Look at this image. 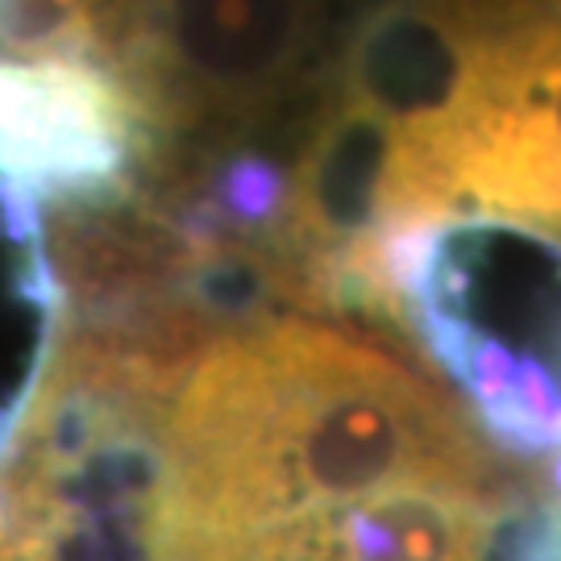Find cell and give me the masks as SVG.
Listing matches in <instances>:
<instances>
[{
  "label": "cell",
  "mask_w": 561,
  "mask_h": 561,
  "mask_svg": "<svg viewBox=\"0 0 561 561\" xmlns=\"http://www.w3.org/2000/svg\"><path fill=\"white\" fill-rule=\"evenodd\" d=\"M491 221L561 245V0H370L279 167L259 262L287 300L370 312L396 241Z\"/></svg>",
  "instance_id": "6da1fadb"
},
{
  "label": "cell",
  "mask_w": 561,
  "mask_h": 561,
  "mask_svg": "<svg viewBox=\"0 0 561 561\" xmlns=\"http://www.w3.org/2000/svg\"><path fill=\"white\" fill-rule=\"evenodd\" d=\"M516 474L466 400L400 341L266 317L213 333L171 387L146 553L183 561L312 507Z\"/></svg>",
  "instance_id": "7a4b0ae2"
},
{
  "label": "cell",
  "mask_w": 561,
  "mask_h": 561,
  "mask_svg": "<svg viewBox=\"0 0 561 561\" xmlns=\"http://www.w3.org/2000/svg\"><path fill=\"white\" fill-rule=\"evenodd\" d=\"M341 42V0H125L117 80L138 101L162 196L241 162L296 117Z\"/></svg>",
  "instance_id": "3957f363"
},
{
  "label": "cell",
  "mask_w": 561,
  "mask_h": 561,
  "mask_svg": "<svg viewBox=\"0 0 561 561\" xmlns=\"http://www.w3.org/2000/svg\"><path fill=\"white\" fill-rule=\"evenodd\" d=\"M150 134L129 88L92 62L0 59V196L67 213L138 187Z\"/></svg>",
  "instance_id": "277c9868"
}]
</instances>
